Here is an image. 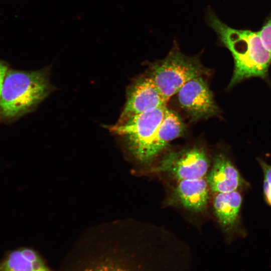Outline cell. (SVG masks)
<instances>
[{"label": "cell", "instance_id": "6da1fadb", "mask_svg": "<svg viewBox=\"0 0 271 271\" xmlns=\"http://www.w3.org/2000/svg\"><path fill=\"white\" fill-rule=\"evenodd\" d=\"M82 261V260H81ZM74 271H190L183 244L159 228L143 227L107 250L97 251Z\"/></svg>", "mask_w": 271, "mask_h": 271}, {"label": "cell", "instance_id": "7a4b0ae2", "mask_svg": "<svg viewBox=\"0 0 271 271\" xmlns=\"http://www.w3.org/2000/svg\"><path fill=\"white\" fill-rule=\"evenodd\" d=\"M205 20L217 34L220 44L227 48L233 57L234 70L228 88L249 77H266L271 55L264 47L258 32L228 26L210 6L206 9Z\"/></svg>", "mask_w": 271, "mask_h": 271}, {"label": "cell", "instance_id": "3957f363", "mask_svg": "<svg viewBox=\"0 0 271 271\" xmlns=\"http://www.w3.org/2000/svg\"><path fill=\"white\" fill-rule=\"evenodd\" d=\"M53 89L48 69L8 70L0 98V116L13 119L34 109Z\"/></svg>", "mask_w": 271, "mask_h": 271}, {"label": "cell", "instance_id": "277c9868", "mask_svg": "<svg viewBox=\"0 0 271 271\" xmlns=\"http://www.w3.org/2000/svg\"><path fill=\"white\" fill-rule=\"evenodd\" d=\"M209 73L198 56L183 54L175 41L173 48L164 58L150 64L146 74L152 79L167 102L186 82Z\"/></svg>", "mask_w": 271, "mask_h": 271}, {"label": "cell", "instance_id": "5b68a950", "mask_svg": "<svg viewBox=\"0 0 271 271\" xmlns=\"http://www.w3.org/2000/svg\"><path fill=\"white\" fill-rule=\"evenodd\" d=\"M166 105L132 116L121 124L106 128L123 141L129 152L139 162L148 164L149 151L165 115Z\"/></svg>", "mask_w": 271, "mask_h": 271}, {"label": "cell", "instance_id": "8992f818", "mask_svg": "<svg viewBox=\"0 0 271 271\" xmlns=\"http://www.w3.org/2000/svg\"><path fill=\"white\" fill-rule=\"evenodd\" d=\"M209 167V158L204 148L193 146L167 154L152 168V172L166 173L180 181L203 178Z\"/></svg>", "mask_w": 271, "mask_h": 271}, {"label": "cell", "instance_id": "52a82bcc", "mask_svg": "<svg viewBox=\"0 0 271 271\" xmlns=\"http://www.w3.org/2000/svg\"><path fill=\"white\" fill-rule=\"evenodd\" d=\"M177 94L180 107L191 121L207 119L220 113L213 93L203 76L186 82Z\"/></svg>", "mask_w": 271, "mask_h": 271}, {"label": "cell", "instance_id": "ba28073f", "mask_svg": "<svg viewBox=\"0 0 271 271\" xmlns=\"http://www.w3.org/2000/svg\"><path fill=\"white\" fill-rule=\"evenodd\" d=\"M166 104L152 79L147 74L139 76L127 88L125 103L116 124Z\"/></svg>", "mask_w": 271, "mask_h": 271}, {"label": "cell", "instance_id": "9c48e42d", "mask_svg": "<svg viewBox=\"0 0 271 271\" xmlns=\"http://www.w3.org/2000/svg\"><path fill=\"white\" fill-rule=\"evenodd\" d=\"M242 203V197L239 191L216 193L213 198L215 215L228 242L246 234L241 227Z\"/></svg>", "mask_w": 271, "mask_h": 271}, {"label": "cell", "instance_id": "30bf717a", "mask_svg": "<svg viewBox=\"0 0 271 271\" xmlns=\"http://www.w3.org/2000/svg\"><path fill=\"white\" fill-rule=\"evenodd\" d=\"M206 181L209 188L215 193L239 191L249 185L230 159L223 153L214 157Z\"/></svg>", "mask_w": 271, "mask_h": 271}, {"label": "cell", "instance_id": "8fae6325", "mask_svg": "<svg viewBox=\"0 0 271 271\" xmlns=\"http://www.w3.org/2000/svg\"><path fill=\"white\" fill-rule=\"evenodd\" d=\"M209 187L206 179L179 181L174 191V197L186 209L194 212L203 211L209 198Z\"/></svg>", "mask_w": 271, "mask_h": 271}, {"label": "cell", "instance_id": "7c38bea8", "mask_svg": "<svg viewBox=\"0 0 271 271\" xmlns=\"http://www.w3.org/2000/svg\"><path fill=\"white\" fill-rule=\"evenodd\" d=\"M0 271H53L34 249L21 247L7 252L0 260Z\"/></svg>", "mask_w": 271, "mask_h": 271}, {"label": "cell", "instance_id": "4fadbf2b", "mask_svg": "<svg viewBox=\"0 0 271 271\" xmlns=\"http://www.w3.org/2000/svg\"><path fill=\"white\" fill-rule=\"evenodd\" d=\"M185 130V124L180 116L175 112L166 107L164 117L158 129L149 151V163L172 141L182 136Z\"/></svg>", "mask_w": 271, "mask_h": 271}, {"label": "cell", "instance_id": "5bb4252c", "mask_svg": "<svg viewBox=\"0 0 271 271\" xmlns=\"http://www.w3.org/2000/svg\"><path fill=\"white\" fill-rule=\"evenodd\" d=\"M263 174V192L264 195L268 204L271 206V165L266 163L264 161L257 159Z\"/></svg>", "mask_w": 271, "mask_h": 271}, {"label": "cell", "instance_id": "9a60e30c", "mask_svg": "<svg viewBox=\"0 0 271 271\" xmlns=\"http://www.w3.org/2000/svg\"><path fill=\"white\" fill-rule=\"evenodd\" d=\"M258 33L264 47L271 55V15Z\"/></svg>", "mask_w": 271, "mask_h": 271}, {"label": "cell", "instance_id": "2e32d148", "mask_svg": "<svg viewBox=\"0 0 271 271\" xmlns=\"http://www.w3.org/2000/svg\"><path fill=\"white\" fill-rule=\"evenodd\" d=\"M8 70L7 64L0 60V98L3 83Z\"/></svg>", "mask_w": 271, "mask_h": 271}]
</instances>
